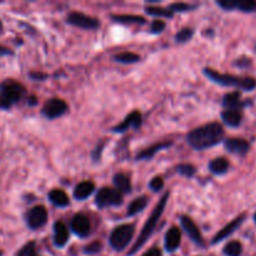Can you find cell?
<instances>
[{
  "mask_svg": "<svg viewBox=\"0 0 256 256\" xmlns=\"http://www.w3.org/2000/svg\"><path fill=\"white\" fill-rule=\"evenodd\" d=\"M224 129L219 122H209L196 128L188 135V142L196 150H205L218 145L224 139Z\"/></svg>",
  "mask_w": 256,
  "mask_h": 256,
  "instance_id": "6da1fadb",
  "label": "cell"
},
{
  "mask_svg": "<svg viewBox=\"0 0 256 256\" xmlns=\"http://www.w3.org/2000/svg\"><path fill=\"white\" fill-rule=\"evenodd\" d=\"M169 192H165L164 196L162 198V199L159 200V202H158V205L155 206V209L152 210V212L150 214V216L148 218L146 222H145L144 228H142V232H140L139 238H138L136 242L134 244V246L132 248V250L129 252V256L134 255L135 252H138L139 249H142V245L145 244V242L149 240V238L152 236V232H154L155 228H156L158 222H159L160 218H162V212H164V209L165 206H166V202H168V199H169Z\"/></svg>",
  "mask_w": 256,
  "mask_h": 256,
  "instance_id": "7a4b0ae2",
  "label": "cell"
},
{
  "mask_svg": "<svg viewBox=\"0 0 256 256\" xmlns=\"http://www.w3.org/2000/svg\"><path fill=\"white\" fill-rule=\"evenodd\" d=\"M204 72L210 80L222 85V86H236L244 90H252L256 86V82L252 78H240L230 74H222L210 68H206Z\"/></svg>",
  "mask_w": 256,
  "mask_h": 256,
  "instance_id": "3957f363",
  "label": "cell"
},
{
  "mask_svg": "<svg viewBox=\"0 0 256 256\" xmlns=\"http://www.w3.org/2000/svg\"><path fill=\"white\" fill-rule=\"evenodd\" d=\"M25 95L24 85L14 79H5L0 82V100L5 109L9 110L14 104L19 102Z\"/></svg>",
  "mask_w": 256,
  "mask_h": 256,
  "instance_id": "277c9868",
  "label": "cell"
},
{
  "mask_svg": "<svg viewBox=\"0 0 256 256\" xmlns=\"http://www.w3.org/2000/svg\"><path fill=\"white\" fill-rule=\"evenodd\" d=\"M132 236H134V226L132 225H120V226L115 228L112 234H110V245L116 252H122L129 245Z\"/></svg>",
  "mask_w": 256,
  "mask_h": 256,
  "instance_id": "5b68a950",
  "label": "cell"
},
{
  "mask_svg": "<svg viewBox=\"0 0 256 256\" xmlns=\"http://www.w3.org/2000/svg\"><path fill=\"white\" fill-rule=\"evenodd\" d=\"M95 202H96V205L99 208L119 206L122 202V194L118 189L102 188L96 194Z\"/></svg>",
  "mask_w": 256,
  "mask_h": 256,
  "instance_id": "8992f818",
  "label": "cell"
},
{
  "mask_svg": "<svg viewBox=\"0 0 256 256\" xmlns=\"http://www.w3.org/2000/svg\"><path fill=\"white\" fill-rule=\"evenodd\" d=\"M25 222L32 230H36L44 226L48 222V212L45 206L36 205V206L32 208L25 214Z\"/></svg>",
  "mask_w": 256,
  "mask_h": 256,
  "instance_id": "52a82bcc",
  "label": "cell"
},
{
  "mask_svg": "<svg viewBox=\"0 0 256 256\" xmlns=\"http://www.w3.org/2000/svg\"><path fill=\"white\" fill-rule=\"evenodd\" d=\"M66 22H69V24L74 25V26L82 28V29L86 30H95L100 26L99 20L79 12H70L66 18Z\"/></svg>",
  "mask_w": 256,
  "mask_h": 256,
  "instance_id": "ba28073f",
  "label": "cell"
},
{
  "mask_svg": "<svg viewBox=\"0 0 256 256\" xmlns=\"http://www.w3.org/2000/svg\"><path fill=\"white\" fill-rule=\"evenodd\" d=\"M68 112V104L62 99H58V98H54V99L48 100L42 106V115L48 119H55V118L62 116V114Z\"/></svg>",
  "mask_w": 256,
  "mask_h": 256,
  "instance_id": "9c48e42d",
  "label": "cell"
},
{
  "mask_svg": "<svg viewBox=\"0 0 256 256\" xmlns=\"http://www.w3.org/2000/svg\"><path fill=\"white\" fill-rule=\"evenodd\" d=\"M218 5L224 10L239 9L245 12H256V2L254 0H220Z\"/></svg>",
  "mask_w": 256,
  "mask_h": 256,
  "instance_id": "30bf717a",
  "label": "cell"
},
{
  "mask_svg": "<svg viewBox=\"0 0 256 256\" xmlns=\"http://www.w3.org/2000/svg\"><path fill=\"white\" fill-rule=\"evenodd\" d=\"M180 222H182V229L186 232V234L189 235L190 239H192L195 244L199 245V246H204V238H202L199 228H198L196 224L192 222V218L182 216L180 218Z\"/></svg>",
  "mask_w": 256,
  "mask_h": 256,
  "instance_id": "8fae6325",
  "label": "cell"
},
{
  "mask_svg": "<svg viewBox=\"0 0 256 256\" xmlns=\"http://www.w3.org/2000/svg\"><path fill=\"white\" fill-rule=\"evenodd\" d=\"M72 230L80 238H86L92 230L89 218L85 214H76L72 220Z\"/></svg>",
  "mask_w": 256,
  "mask_h": 256,
  "instance_id": "7c38bea8",
  "label": "cell"
},
{
  "mask_svg": "<svg viewBox=\"0 0 256 256\" xmlns=\"http://www.w3.org/2000/svg\"><path fill=\"white\" fill-rule=\"evenodd\" d=\"M245 218H246V215L242 214L240 215V216H238L236 219L232 220V222H229V224L226 225L225 228H222V230H220L219 232H218L216 235H215V238L212 239V244H218V242H222L224 239H226V238H229V235L234 234L235 232H236L238 229H239L240 226H242V224L244 222Z\"/></svg>",
  "mask_w": 256,
  "mask_h": 256,
  "instance_id": "4fadbf2b",
  "label": "cell"
},
{
  "mask_svg": "<svg viewBox=\"0 0 256 256\" xmlns=\"http://www.w3.org/2000/svg\"><path fill=\"white\" fill-rule=\"evenodd\" d=\"M142 125V114L139 112H132L125 118L124 122L122 124L116 125V126L112 128V132H126L129 129H138V128Z\"/></svg>",
  "mask_w": 256,
  "mask_h": 256,
  "instance_id": "5bb4252c",
  "label": "cell"
},
{
  "mask_svg": "<svg viewBox=\"0 0 256 256\" xmlns=\"http://www.w3.org/2000/svg\"><path fill=\"white\" fill-rule=\"evenodd\" d=\"M249 142L244 139H229L225 142V149L232 154L244 155L249 152Z\"/></svg>",
  "mask_w": 256,
  "mask_h": 256,
  "instance_id": "9a60e30c",
  "label": "cell"
},
{
  "mask_svg": "<svg viewBox=\"0 0 256 256\" xmlns=\"http://www.w3.org/2000/svg\"><path fill=\"white\" fill-rule=\"evenodd\" d=\"M182 242V232L176 226H172L165 235V248L168 252H175Z\"/></svg>",
  "mask_w": 256,
  "mask_h": 256,
  "instance_id": "2e32d148",
  "label": "cell"
},
{
  "mask_svg": "<svg viewBox=\"0 0 256 256\" xmlns=\"http://www.w3.org/2000/svg\"><path fill=\"white\" fill-rule=\"evenodd\" d=\"M69 239V232H68V228L65 226L64 222H56L54 225V242L55 245L59 248L64 246L68 242Z\"/></svg>",
  "mask_w": 256,
  "mask_h": 256,
  "instance_id": "e0dca14e",
  "label": "cell"
},
{
  "mask_svg": "<svg viewBox=\"0 0 256 256\" xmlns=\"http://www.w3.org/2000/svg\"><path fill=\"white\" fill-rule=\"evenodd\" d=\"M222 118L225 124H228L229 126L236 128L242 124V115L239 109H226L222 112Z\"/></svg>",
  "mask_w": 256,
  "mask_h": 256,
  "instance_id": "ac0fdd59",
  "label": "cell"
},
{
  "mask_svg": "<svg viewBox=\"0 0 256 256\" xmlns=\"http://www.w3.org/2000/svg\"><path fill=\"white\" fill-rule=\"evenodd\" d=\"M94 190H95L94 182L86 180V182H80V184L75 188L74 196L75 199L78 200H85L86 198H89L92 192H94Z\"/></svg>",
  "mask_w": 256,
  "mask_h": 256,
  "instance_id": "d6986e66",
  "label": "cell"
},
{
  "mask_svg": "<svg viewBox=\"0 0 256 256\" xmlns=\"http://www.w3.org/2000/svg\"><path fill=\"white\" fill-rule=\"evenodd\" d=\"M170 145H172V142H158V144L152 145V146L148 148V149L142 150V152H140L139 155L136 156L138 160H148L150 159V158L154 156L155 154H156L158 152H160V150L162 149H166V148H169Z\"/></svg>",
  "mask_w": 256,
  "mask_h": 256,
  "instance_id": "ffe728a7",
  "label": "cell"
},
{
  "mask_svg": "<svg viewBox=\"0 0 256 256\" xmlns=\"http://www.w3.org/2000/svg\"><path fill=\"white\" fill-rule=\"evenodd\" d=\"M49 199L50 202L54 205L60 208H64L69 205V198H68L66 192H62L60 189H54L49 192Z\"/></svg>",
  "mask_w": 256,
  "mask_h": 256,
  "instance_id": "44dd1931",
  "label": "cell"
},
{
  "mask_svg": "<svg viewBox=\"0 0 256 256\" xmlns=\"http://www.w3.org/2000/svg\"><path fill=\"white\" fill-rule=\"evenodd\" d=\"M229 162H228L225 158H216V159L212 160V162L209 164V169L212 174L216 175H222L225 174V172L229 170Z\"/></svg>",
  "mask_w": 256,
  "mask_h": 256,
  "instance_id": "7402d4cb",
  "label": "cell"
},
{
  "mask_svg": "<svg viewBox=\"0 0 256 256\" xmlns=\"http://www.w3.org/2000/svg\"><path fill=\"white\" fill-rule=\"evenodd\" d=\"M114 184L120 192L129 194V192H132V182H130V179L128 175L116 174L114 176Z\"/></svg>",
  "mask_w": 256,
  "mask_h": 256,
  "instance_id": "603a6c76",
  "label": "cell"
},
{
  "mask_svg": "<svg viewBox=\"0 0 256 256\" xmlns=\"http://www.w3.org/2000/svg\"><path fill=\"white\" fill-rule=\"evenodd\" d=\"M146 205H148L146 196L136 198V199L132 200V202H130L129 206H128V215H129V216H132V215L139 214L140 212H142V210L146 208Z\"/></svg>",
  "mask_w": 256,
  "mask_h": 256,
  "instance_id": "cb8c5ba5",
  "label": "cell"
},
{
  "mask_svg": "<svg viewBox=\"0 0 256 256\" xmlns=\"http://www.w3.org/2000/svg\"><path fill=\"white\" fill-rule=\"evenodd\" d=\"M112 19L122 24H145L146 20L139 15H112Z\"/></svg>",
  "mask_w": 256,
  "mask_h": 256,
  "instance_id": "d4e9b609",
  "label": "cell"
},
{
  "mask_svg": "<svg viewBox=\"0 0 256 256\" xmlns=\"http://www.w3.org/2000/svg\"><path fill=\"white\" fill-rule=\"evenodd\" d=\"M222 104L226 109H238V106L242 105V100H240V94L239 92H230L224 96L222 100Z\"/></svg>",
  "mask_w": 256,
  "mask_h": 256,
  "instance_id": "484cf974",
  "label": "cell"
},
{
  "mask_svg": "<svg viewBox=\"0 0 256 256\" xmlns=\"http://www.w3.org/2000/svg\"><path fill=\"white\" fill-rule=\"evenodd\" d=\"M115 62H122V64H134L140 60V56L134 52H120V54L114 55Z\"/></svg>",
  "mask_w": 256,
  "mask_h": 256,
  "instance_id": "4316f807",
  "label": "cell"
},
{
  "mask_svg": "<svg viewBox=\"0 0 256 256\" xmlns=\"http://www.w3.org/2000/svg\"><path fill=\"white\" fill-rule=\"evenodd\" d=\"M242 252V246L239 242H230L224 248V254L226 256H240Z\"/></svg>",
  "mask_w": 256,
  "mask_h": 256,
  "instance_id": "83f0119b",
  "label": "cell"
},
{
  "mask_svg": "<svg viewBox=\"0 0 256 256\" xmlns=\"http://www.w3.org/2000/svg\"><path fill=\"white\" fill-rule=\"evenodd\" d=\"M146 12L159 18H172V12L170 9H164L159 6H146Z\"/></svg>",
  "mask_w": 256,
  "mask_h": 256,
  "instance_id": "f1b7e54d",
  "label": "cell"
},
{
  "mask_svg": "<svg viewBox=\"0 0 256 256\" xmlns=\"http://www.w3.org/2000/svg\"><path fill=\"white\" fill-rule=\"evenodd\" d=\"M16 256H38L36 254V246H35L34 242H30L25 244L22 249L19 250Z\"/></svg>",
  "mask_w": 256,
  "mask_h": 256,
  "instance_id": "f546056e",
  "label": "cell"
},
{
  "mask_svg": "<svg viewBox=\"0 0 256 256\" xmlns=\"http://www.w3.org/2000/svg\"><path fill=\"white\" fill-rule=\"evenodd\" d=\"M192 35H194V30L190 29V28H184V29L178 32L175 39H176L178 42H186L192 39Z\"/></svg>",
  "mask_w": 256,
  "mask_h": 256,
  "instance_id": "4dcf8cb0",
  "label": "cell"
},
{
  "mask_svg": "<svg viewBox=\"0 0 256 256\" xmlns=\"http://www.w3.org/2000/svg\"><path fill=\"white\" fill-rule=\"evenodd\" d=\"M195 172H196V169L192 164H182L178 166V172L182 174V176L192 178L195 174Z\"/></svg>",
  "mask_w": 256,
  "mask_h": 256,
  "instance_id": "1f68e13d",
  "label": "cell"
},
{
  "mask_svg": "<svg viewBox=\"0 0 256 256\" xmlns=\"http://www.w3.org/2000/svg\"><path fill=\"white\" fill-rule=\"evenodd\" d=\"M192 5L189 4H185V2H174V4L170 5L169 9L172 10V12H189V10H192Z\"/></svg>",
  "mask_w": 256,
  "mask_h": 256,
  "instance_id": "d6a6232c",
  "label": "cell"
},
{
  "mask_svg": "<svg viewBox=\"0 0 256 256\" xmlns=\"http://www.w3.org/2000/svg\"><path fill=\"white\" fill-rule=\"evenodd\" d=\"M149 186H150V189L152 190V192H160V190L164 188V180H162V176H155L154 179L150 182Z\"/></svg>",
  "mask_w": 256,
  "mask_h": 256,
  "instance_id": "836d02e7",
  "label": "cell"
},
{
  "mask_svg": "<svg viewBox=\"0 0 256 256\" xmlns=\"http://www.w3.org/2000/svg\"><path fill=\"white\" fill-rule=\"evenodd\" d=\"M164 29L165 22H162V20L156 19L152 22V32H154V34H159V32H162Z\"/></svg>",
  "mask_w": 256,
  "mask_h": 256,
  "instance_id": "e575fe53",
  "label": "cell"
},
{
  "mask_svg": "<svg viewBox=\"0 0 256 256\" xmlns=\"http://www.w3.org/2000/svg\"><path fill=\"white\" fill-rule=\"evenodd\" d=\"M102 244L99 242H94L85 248V252H88V254H96V252L102 250Z\"/></svg>",
  "mask_w": 256,
  "mask_h": 256,
  "instance_id": "d590c367",
  "label": "cell"
},
{
  "mask_svg": "<svg viewBox=\"0 0 256 256\" xmlns=\"http://www.w3.org/2000/svg\"><path fill=\"white\" fill-rule=\"evenodd\" d=\"M142 256H162V250L158 249V248H152V249L148 250Z\"/></svg>",
  "mask_w": 256,
  "mask_h": 256,
  "instance_id": "8d00e7d4",
  "label": "cell"
},
{
  "mask_svg": "<svg viewBox=\"0 0 256 256\" xmlns=\"http://www.w3.org/2000/svg\"><path fill=\"white\" fill-rule=\"evenodd\" d=\"M12 52L6 46H2L0 45V56H6V55H12Z\"/></svg>",
  "mask_w": 256,
  "mask_h": 256,
  "instance_id": "74e56055",
  "label": "cell"
},
{
  "mask_svg": "<svg viewBox=\"0 0 256 256\" xmlns=\"http://www.w3.org/2000/svg\"><path fill=\"white\" fill-rule=\"evenodd\" d=\"M2 30H4V26H2V22L0 20V35L2 34Z\"/></svg>",
  "mask_w": 256,
  "mask_h": 256,
  "instance_id": "f35d334b",
  "label": "cell"
},
{
  "mask_svg": "<svg viewBox=\"0 0 256 256\" xmlns=\"http://www.w3.org/2000/svg\"><path fill=\"white\" fill-rule=\"evenodd\" d=\"M0 256H2V250H0Z\"/></svg>",
  "mask_w": 256,
  "mask_h": 256,
  "instance_id": "ab89813d",
  "label": "cell"
},
{
  "mask_svg": "<svg viewBox=\"0 0 256 256\" xmlns=\"http://www.w3.org/2000/svg\"><path fill=\"white\" fill-rule=\"evenodd\" d=\"M254 219H255V222H256V214H255V216H254Z\"/></svg>",
  "mask_w": 256,
  "mask_h": 256,
  "instance_id": "60d3db41",
  "label": "cell"
}]
</instances>
